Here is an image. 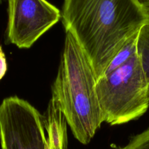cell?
I'll return each instance as SVG.
<instances>
[{"label":"cell","mask_w":149,"mask_h":149,"mask_svg":"<svg viewBox=\"0 0 149 149\" xmlns=\"http://www.w3.org/2000/svg\"><path fill=\"white\" fill-rule=\"evenodd\" d=\"M61 18L88 56L97 80L148 22L139 0H64Z\"/></svg>","instance_id":"obj_1"},{"label":"cell","mask_w":149,"mask_h":149,"mask_svg":"<svg viewBox=\"0 0 149 149\" xmlns=\"http://www.w3.org/2000/svg\"><path fill=\"white\" fill-rule=\"evenodd\" d=\"M96 84L88 56L71 32L66 31L51 100L61 110L74 137L84 145L89 143L104 121Z\"/></svg>","instance_id":"obj_2"},{"label":"cell","mask_w":149,"mask_h":149,"mask_svg":"<svg viewBox=\"0 0 149 149\" xmlns=\"http://www.w3.org/2000/svg\"><path fill=\"white\" fill-rule=\"evenodd\" d=\"M95 90L103 120L110 125L138 118L148 108V86L137 53L122 66L99 78Z\"/></svg>","instance_id":"obj_3"},{"label":"cell","mask_w":149,"mask_h":149,"mask_svg":"<svg viewBox=\"0 0 149 149\" xmlns=\"http://www.w3.org/2000/svg\"><path fill=\"white\" fill-rule=\"evenodd\" d=\"M38 110L14 96L0 104V144L2 149H47L45 122Z\"/></svg>","instance_id":"obj_4"},{"label":"cell","mask_w":149,"mask_h":149,"mask_svg":"<svg viewBox=\"0 0 149 149\" xmlns=\"http://www.w3.org/2000/svg\"><path fill=\"white\" fill-rule=\"evenodd\" d=\"M6 44L29 48L61 17L46 0H8Z\"/></svg>","instance_id":"obj_5"},{"label":"cell","mask_w":149,"mask_h":149,"mask_svg":"<svg viewBox=\"0 0 149 149\" xmlns=\"http://www.w3.org/2000/svg\"><path fill=\"white\" fill-rule=\"evenodd\" d=\"M65 118L61 110L54 106L48 109V118L45 127L48 132V148L67 149Z\"/></svg>","instance_id":"obj_6"},{"label":"cell","mask_w":149,"mask_h":149,"mask_svg":"<svg viewBox=\"0 0 149 149\" xmlns=\"http://www.w3.org/2000/svg\"><path fill=\"white\" fill-rule=\"evenodd\" d=\"M137 54L148 86L149 95V21L139 30L137 40Z\"/></svg>","instance_id":"obj_7"},{"label":"cell","mask_w":149,"mask_h":149,"mask_svg":"<svg viewBox=\"0 0 149 149\" xmlns=\"http://www.w3.org/2000/svg\"><path fill=\"white\" fill-rule=\"evenodd\" d=\"M139 32V31H138ZM138 32L131 37L109 63L103 74L109 73L121 67L137 53V40Z\"/></svg>","instance_id":"obj_8"},{"label":"cell","mask_w":149,"mask_h":149,"mask_svg":"<svg viewBox=\"0 0 149 149\" xmlns=\"http://www.w3.org/2000/svg\"><path fill=\"white\" fill-rule=\"evenodd\" d=\"M115 149H149V128L133 137L126 146Z\"/></svg>","instance_id":"obj_9"},{"label":"cell","mask_w":149,"mask_h":149,"mask_svg":"<svg viewBox=\"0 0 149 149\" xmlns=\"http://www.w3.org/2000/svg\"><path fill=\"white\" fill-rule=\"evenodd\" d=\"M7 70H8V64H7L6 57L2 46L0 45V81L5 75Z\"/></svg>","instance_id":"obj_10"},{"label":"cell","mask_w":149,"mask_h":149,"mask_svg":"<svg viewBox=\"0 0 149 149\" xmlns=\"http://www.w3.org/2000/svg\"><path fill=\"white\" fill-rule=\"evenodd\" d=\"M139 1L147 17L148 21H149V0H139Z\"/></svg>","instance_id":"obj_11"},{"label":"cell","mask_w":149,"mask_h":149,"mask_svg":"<svg viewBox=\"0 0 149 149\" xmlns=\"http://www.w3.org/2000/svg\"><path fill=\"white\" fill-rule=\"evenodd\" d=\"M3 1H4V0H0V4L2 3V2H3Z\"/></svg>","instance_id":"obj_12"}]
</instances>
